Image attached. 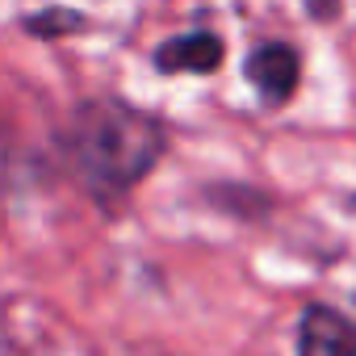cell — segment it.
Segmentation results:
<instances>
[{
  "instance_id": "obj_1",
  "label": "cell",
  "mask_w": 356,
  "mask_h": 356,
  "mask_svg": "<svg viewBox=\"0 0 356 356\" xmlns=\"http://www.w3.org/2000/svg\"><path fill=\"white\" fill-rule=\"evenodd\" d=\"M63 147H67V159L84 181V189L101 206H109V202H122L163 159L168 130L155 113L134 109L113 97H101V101H84L76 109V118L63 134Z\"/></svg>"
},
{
  "instance_id": "obj_2",
  "label": "cell",
  "mask_w": 356,
  "mask_h": 356,
  "mask_svg": "<svg viewBox=\"0 0 356 356\" xmlns=\"http://www.w3.org/2000/svg\"><path fill=\"white\" fill-rule=\"evenodd\" d=\"M298 356H356V318L310 302L298 318Z\"/></svg>"
},
{
  "instance_id": "obj_3",
  "label": "cell",
  "mask_w": 356,
  "mask_h": 356,
  "mask_svg": "<svg viewBox=\"0 0 356 356\" xmlns=\"http://www.w3.org/2000/svg\"><path fill=\"white\" fill-rule=\"evenodd\" d=\"M298 76H302V59L289 42H264L248 59V80L264 105H285L298 88Z\"/></svg>"
},
{
  "instance_id": "obj_4",
  "label": "cell",
  "mask_w": 356,
  "mask_h": 356,
  "mask_svg": "<svg viewBox=\"0 0 356 356\" xmlns=\"http://www.w3.org/2000/svg\"><path fill=\"white\" fill-rule=\"evenodd\" d=\"M222 63V38L210 30H193L181 38H168L155 51V67L159 72H214Z\"/></svg>"
},
{
  "instance_id": "obj_5",
  "label": "cell",
  "mask_w": 356,
  "mask_h": 356,
  "mask_svg": "<svg viewBox=\"0 0 356 356\" xmlns=\"http://www.w3.org/2000/svg\"><path fill=\"white\" fill-rule=\"evenodd\" d=\"M63 30H80V13L55 9V13H38V17H30V34L55 38V34H63Z\"/></svg>"
},
{
  "instance_id": "obj_6",
  "label": "cell",
  "mask_w": 356,
  "mask_h": 356,
  "mask_svg": "<svg viewBox=\"0 0 356 356\" xmlns=\"http://www.w3.org/2000/svg\"><path fill=\"white\" fill-rule=\"evenodd\" d=\"M352 206H356V202H352Z\"/></svg>"
}]
</instances>
